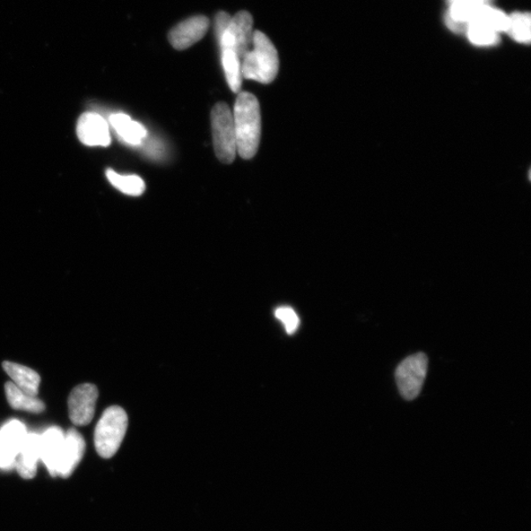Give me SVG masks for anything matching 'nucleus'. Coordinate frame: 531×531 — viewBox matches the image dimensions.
Masks as SVG:
<instances>
[{
    "instance_id": "f257e3e1",
    "label": "nucleus",
    "mask_w": 531,
    "mask_h": 531,
    "mask_svg": "<svg viewBox=\"0 0 531 531\" xmlns=\"http://www.w3.org/2000/svg\"><path fill=\"white\" fill-rule=\"evenodd\" d=\"M232 117L238 154L242 159L250 160L257 154L261 140V110L255 95L239 93Z\"/></svg>"
},
{
    "instance_id": "f03ea898",
    "label": "nucleus",
    "mask_w": 531,
    "mask_h": 531,
    "mask_svg": "<svg viewBox=\"0 0 531 531\" xmlns=\"http://www.w3.org/2000/svg\"><path fill=\"white\" fill-rule=\"evenodd\" d=\"M251 47L254 49L241 59L242 78L262 84L272 83L280 69V58L274 43L264 33L255 31Z\"/></svg>"
},
{
    "instance_id": "7ed1b4c3",
    "label": "nucleus",
    "mask_w": 531,
    "mask_h": 531,
    "mask_svg": "<svg viewBox=\"0 0 531 531\" xmlns=\"http://www.w3.org/2000/svg\"><path fill=\"white\" fill-rule=\"evenodd\" d=\"M128 426L124 408L110 406L104 411L95 430V447L103 459L115 456L123 443Z\"/></svg>"
},
{
    "instance_id": "20e7f679",
    "label": "nucleus",
    "mask_w": 531,
    "mask_h": 531,
    "mask_svg": "<svg viewBox=\"0 0 531 531\" xmlns=\"http://www.w3.org/2000/svg\"><path fill=\"white\" fill-rule=\"evenodd\" d=\"M214 149L217 159L231 163L237 156L232 112L225 102L216 103L211 112Z\"/></svg>"
},
{
    "instance_id": "39448f33",
    "label": "nucleus",
    "mask_w": 531,
    "mask_h": 531,
    "mask_svg": "<svg viewBox=\"0 0 531 531\" xmlns=\"http://www.w3.org/2000/svg\"><path fill=\"white\" fill-rule=\"evenodd\" d=\"M429 369V359L424 353L408 356L396 370L400 395L407 400L419 397Z\"/></svg>"
},
{
    "instance_id": "423d86ee",
    "label": "nucleus",
    "mask_w": 531,
    "mask_h": 531,
    "mask_svg": "<svg viewBox=\"0 0 531 531\" xmlns=\"http://www.w3.org/2000/svg\"><path fill=\"white\" fill-rule=\"evenodd\" d=\"M254 19L247 11L235 14L229 28L219 38L221 49H231L242 59L252 46Z\"/></svg>"
},
{
    "instance_id": "0eeeda50",
    "label": "nucleus",
    "mask_w": 531,
    "mask_h": 531,
    "mask_svg": "<svg viewBox=\"0 0 531 531\" xmlns=\"http://www.w3.org/2000/svg\"><path fill=\"white\" fill-rule=\"evenodd\" d=\"M98 398V388L93 384H82L72 390L68 398V411L75 425L84 426L93 421Z\"/></svg>"
},
{
    "instance_id": "6e6552de",
    "label": "nucleus",
    "mask_w": 531,
    "mask_h": 531,
    "mask_svg": "<svg viewBox=\"0 0 531 531\" xmlns=\"http://www.w3.org/2000/svg\"><path fill=\"white\" fill-rule=\"evenodd\" d=\"M27 434L25 426L17 421L8 422L0 430V468L15 467L17 456Z\"/></svg>"
},
{
    "instance_id": "1a4fd4ad",
    "label": "nucleus",
    "mask_w": 531,
    "mask_h": 531,
    "mask_svg": "<svg viewBox=\"0 0 531 531\" xmlns=\"http://www.w3.org/2000/svg\"><path fill=\"white\" fill-rule=\"evenodd\" d=\"M209 19L206 16L198 15L178 24L169 33L171 45L178 49L184 50L195 45L202 40L209 29Z\"/></svg>"
},
{
    "instance_id": "9d476101",
    "label": "nucleus",
    "mask_w": 531,
    "mask_h": 531,
    "mask_svg": "<svg viewBox=\"0 0 531 531\" xmlns=\"http://www.w3.org/2000/svg\"><path fill=\"white\" fill-rule=\"evenodd\" d=\"M77 135L87 146L107 147L111 141L107 120L95 112L83 113L78 120Z\"/></svg>"
},
{
    "instance_id": "9b49d317",
    "label": "nucleus",
    "mask_w": 531,
    "mask_h": 531,
    "mask_svg": "<svg viewBox=\"0 0 531 531\" xmlns=\"http://www.w3.org/2000/svg\"><path fill=\"white\" fill-rule=\"evenodd\" d=\"M85 451L82 435L75 429L67 432L64 438L62 456H60L57 476L68 478L80 465Z\"/></svg>"
},
{
    "instance_id": "f8f14e48",
    "label": "nucleus",
    "mask_w": 531,
    "mask_h": 531,
    "mask_svg": "<svg viewBox=\"0 0 531 531\" xmlns=\"http://www.w3.org/2000/svg\"><path fill=\"white\" fill-rule=\"evenodd\" d=\"M41 459V435L29 433L26 436L19 456H17L15 467L17 472L25 478L32 480L37 474V466Z\"/></svg>"
},
{
    "instance_id": "ddd939ff",
    "label": "nucleus",
    "mask_w": 531,
    "mask_h": 531,
    "mask_svg": "<svg viewBox=\"0 0 531 531\" xmlns=\"http://www.w3.org/2000/svg\"><path fill=\"white\" fill-rule=\"evenodd\" d=\"M493 0H456L450 4L446 16L448 27L455 33H466L467 24L482 7L491 5Z\"/></svg>"
},
{
    "instance_id": "4468645a",
    "label": "nucleus",
    "mask_w": 531,
    "mask_h": 531,
    "mask_svg": "<svg viewBox=\"0 0 531 531\" xmlns=\"http://www.w3.org/2000/svg\"><path fill=\"white\" fill-rule=\"evenodd\" d=\"M65 435L58 428H51L41 436V460L46 465L49 473L57 476L60 456L64 448Z\"/></svg>"
},
{
    "instance_id": "2eb2a0df",
    "label": "nucleus",
    "mask_w": 531,
    "mask_h": 531,
    "mask_svg": "<svg viewBox=\"0 0 531 531\" xmlns=\"http://www.w3.org/2000/svg\"><path fill=\"white\" fill-rule=\"evenodd\" d=\"M4 371L8 374L14 384L24 391V393L37 397L41 378L39 374L24 365L5 361L3 363Z\"/></svg>"
},
{
    "instance_id": "dca6fc26",
    "label": "nucleus",
    "mask_w": 531,
    "mask_h": 531,
    "mask_svg": "<svg viewBox=\"0 0 531 531\" xmlns=\"http://www.w3.org/2000/svg\"><path fill=\"white\" fill-rule=\"evenodd\" d=\"M110 124L116 130L120 138L130 145H139L147 136V130L141 125L125 115L118 112L110 117Z\"/></svg>"
},
{
    "instance_id": "f3484780",
    "label": "nucleus",
    "mask_w": 531,
    "mask_h": 531,
    "mask_svg": "<svg viewBox=\"0 0 531 531\" xmlns=\"http://www.w3.org/2000/svg\"><path fill=\"white\" fill-rule=\"evenodd\" d=\"M5 393L8 403L14 409L26 411L33 413H40L45 411L46 406L37 397H31L13 382H7L5 384Z\"/></svg>"
},
{
    "instance_id": "a211bd4d",
    "label": "nucleus",
    "mask_w": 531,
    "mask_h": 531,
    "mask_svg": "<svg viewBox=\"0 0 531 531\" xmlns=\"http://www.w3.org/2000/svg\"><path fill=\"white\" fill-rule=\"evenodd\" d=\"M509 16L491 5H486L478 10L467 25L475 24L484 26L495 32H506L508 28ZM467 29V28H466Z\"/></svg>"
},
{
    "instance_id": "6ab92c4d",
    "label": "nucleus",
    "mask_w": 531,
    "mask_h": 531,
    "mask_svg": "<svg viewBox=\"0 0 531 531\" xmlns=\"http://www.w3.org/2000/svg\"><path fill=\"white\" fill-rule=\"evenodd\" d=\"M222 64L226 81L233 93H240L242 86L241 59L231 49H222Z\"/></svg>"
},
{
    "instance_id": "aec40b11",
    "label": "nucleus",
    "mask_w": 531,
    "mask_h": 531,
    "mask_svg": "<svg viewBox=\"0 0 531 531\" xmlns=\"http://www.w3.org/2000/svg\"><path fill=\"white\" fill-rule=\"evenodd\" d=\"M107 178L113 186L126 195L140 196L146 189L144 180L138 176H121V174L109 170Z\"/></svg>"
},
{
    "instance_id": "412c9836",
    "label": "nucleus",
    "mask_w": 531,
    "mask_h": 531,
    "mask_svg": "<svg viewBox=\"0 0 531 531\" xmlns=\"http://www.w3.org/2000/svg\"><path fill=\"white\" fill-rule=\"evenodd\" d=\"M506 33L519 42L529 43L531 37L530 14L515 12L510 15Z\"/></svg>"
},
{
    "instance_id": "4be33fe9",
    "label": "nucleus",
    "mask_w": 531,
    "mask_h": 531,
    "mask_svg": "<svg viewBox=\"0 0 531 531\" xmlns=\"http://www.w3.org/2000/svg\"><path fill=\"white\" fill-rule=\"evenodd\" d=\"M466 33L469 41L476 46H494L500 41L499 33L481 25H467Z\"/></svg>"
},
{
    "instance_id": "5701e85b",
    "label": "nucleus",
    "mask_w": 531,
    "mask_h": 531,
    "mask_svg": "<svg viewBox=\"0 0 531 531\" xmlns=\"http://www.w3.org/2000/svg\"><path fill=\"white\" fill-rule=\"evenodd\" d=\"M276 317L282 322L286 330V333L289 335H292L297 332L300 321L295 312L290 307H281L277 308L275 312Z\"/></svg>"
},
{
    "instance_id": "b1692460",
    "label": "nucleus",
    "mask_w": 531,
    "mask_h": 531,
    "mask_svg": "<svg viewBox=\"0 0 531 531\" xmlns=\"http://www.w3.org/2000/svg\"><path fill=\"white\" fill-rule=\"evenodd\" d=\"M232 17L226 12L221 11L216 16V32L217 39L229 28Z\"/></svg>"
},
{
    "instance_id": "393cba45",
    "label": "nucleus",
    "mask_w": 531,
    "mask_h": 531,
    "mask_svg": "<svg viewBox=\"0 0 531 531\" xmlns=\"http://www.w3.org/2000/svg\"><path fill=\"white\" fill-rule=\"evenodd\" d=\"M456 2V0H449L450 4Z\"/></svg>"
}]
</instances>
